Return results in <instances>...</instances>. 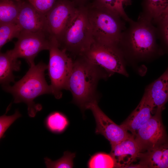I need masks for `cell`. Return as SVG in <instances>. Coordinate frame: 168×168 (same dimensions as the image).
<instances>
[{
    "instance_id": "f546056e",
    "label": "cell",
    "mask_w": 168,
    "mask_h": 168,
    "mask_svg": "<svg viewBox=\"0 0 168 168\" xmlns=\"http://www.w3.org/2000/svg\"><path fill=\"white\" fill-rule=\"evenodd\" d=\"M128 0H121L123 4L124 3V2H126Z\"/></svg>"
},
{
    "instance_id": "d6986e66",
    "label": "cell",
    "mask_w": 168,
    "mask_h": 168,
    "mask_svg": "<svg viewBox=\"0 0 168 168\" xmlns=\"http://www.w3.org/2000/svg\"><path fill=\"white\" fill-rule=\"evenodd\" d=\"M22 1L0 0V24L16 23Z\"/></svg>"
},
{
    "instance_id": "5bb4252c",
    "label": "cell",
    "mask_w": 168,
    "mask_h": 168,
    "mask_svg": "<svg viewBox=\"0 0 168 168\" xmlns=\"http://www.w3.org/2000/svg\"><path fill=\"white\" fill-rule=\"evenodd\" d=\"M110 154L113 157L115 167L128 168L138 159L141 152L134 136L132 135L120 142L111 146Z\"/></svg>"
},
{
    "instance_id": "9c48e42d",
    "label": "cell",
    "mask_w": 168,
    "mask_h": 168,
    "mask_svg": "<svg viewBox=\"0 0 168 168\" xmlns=\"http://www.w3.org/2000/svg\"><path fill=\"white\" fill-rule=\"evenodd\" d=\"M162 110L156 108L154 115L138 131L135 139L141 152L153 149L168 141L162 120Z\"/></svg>"
},
{
    "instance_id": "ac0fdd59",
    "label": "cell",
    "mask_w": 168,
    "mask_h": 168,
    "mask_svg": "<svg viewBox=\"0 0 168 168\" xmlns=\"http://www.w3.org/2000/svg\"><path fill=\"white\" fill-rule=\"evenodd\" d=\"M168 5V0H144L143 11L139 16L155 24L161 17Z\"/></svg>"
},
{
    "instance_id": "52a82bcc",
    "label": "cell",
    "mask_w": 168,
    "mask_h": 168,
    "mask_svg": "<svg viewBox=\"0 0 168 168\" xmlns=\"http://www.w3.org/2000/svg\"><path fill=\"white\" fill-rule=\"evenodd\" d=\"M84 56L105 71L109 76L118 73L127 77L125 58L118 46L93 42Z\"/></svg>"
},
{
    "instance_id": "5b68a950",
    "label": "cell",
    "mask_w": 168,
    "mask_h": 168,
    "mask_svg": "<svg viewBox=\"0 0 168 168\" xmlns=\"http://www.w3.org/2000/svg\"><path fill=\"white\" fill-rule=\"evenodd\" d=\"M94 41L118 46L126 28L124 21L116 13L93 5L87 7Z\"/></svg>"
},
{
    "instance_id": "30bf717a",
    "label": "cell",
    "mask_w": 168,
    "mask_h": 168,
    "mask_svg": "<svg viewBox=\"0 0 168 168\" xmlns=\"http://www.w3.org/2000/svg\"><path fill=\"white\" fill-rule=\"evenodd\" d=\"M77 8L71 0H57L46 14L50 38L59 40Z\"/></svg>"
},
{
    "instance_id": "83f0119b",
    "label": "cell",
    "mask_w": 168,
    "mask_h": 168,
    "mask_svg": "<svg viewBox=\"0 0 168 168\" xmlns=\"http://www.w3.org/2000/svg\"><path fill=\"white\" fill-rule=\"evenodd\" d=\"M162 16H166V17H168V5L167 6L166 8V9L165 11H164L161 17Z\"/></svg>"
},
{
    "instance_id": "44dd1931",
    "label": "cell",
    "mask_w": 168,
    "mask_h": 168,
    "mask_svg": "<svg viewBox=\"0 0 168 168\" xmlns=\"http://www.w3.org/2000/svg\"><path fill=\"white\" fill-rule=\"evenodd\" d=\"M21 31L16 23L0 24V48L14 38H17Z\"/></svg>"
},
{
    "instance_id": "cb8c5ba5",
    "label": "cell",
    "mask_w": 168,
    "mask_h": 168,
    "mask_svg": "<svg viewBox=\"0 0 168 168\" xmlns=\"http://www.w3.org/2000/svg\"><path fill=\"white\" fill-rule=\"evenodd\" d=\"M75 156V153L66 151L61 158L55 161H52L47 157L44 158V162L48 168H72Z\"/></svg>"
},
{
    "instance_id": "ba28073f",
    "label": "cell",
    "mask_w": 168,
    "mask_h": 168,
    "mask_svg": "<svg viewBox=\"0 0 168 168\" xmlns=\"http://www.w3.org/2000/svg\"><path fill=\"white\" fill-rule=\"evenodd\" d=\"M17 38L10 52L16 59H25L30 66L35 64L34 60L40 52L49 48L50 37L44 33L21 31Z\"/></svg>"
},
{
    "instance_id": "603a6c76",
    "label": "cell",
    "mask_w": 168,
    "mask_h": 168,
    "mask_svg": "<svg viewBox=\"0 0 168 168\" xmlns=\"http://www.w3.org/2000/svg\"><path fill=\"white\" fill-rule=\"evenodd\" d=\"M88 167L91 168H112L115 167V163L110 154L99 152L91 157Z\"/></svg>"
},
{
    "instance_id": "277c9868",
    "label": "cell",
    "mask_w": 168,
    "mask_h": 168,
    "mask_svg": "<svg viewBox=\"0 0 168 168\" xmlns=\"http://www.w3.org/2000/svg\"><path fill=\"white\" fill-rule=\"evenodd\" d=\"M93 42L87 7L80 6L58 42L59 47L77 57L84 55Z\"/></svg>"
},
{
    "instance_id": "3957f363",
    "label": "cell",
    "mask_w": 168,
    "mask_h": 168,
    "mask_svg": "<svg viewBox=\"0 0 168 168\" xmlns=\"http://www.w3.org/2000/svg\"><path fill=\"white\" fill-rule=\"evenodd\" d=\"M48 66L41 62L30 66L24 76L12 86H2L3 89L11 93L14 98L13 103L24 102L27 106L28 114L30 117H34L42 106L36 104L34 100L44 94H52L50 85L47 84L45 78L44 72Z\"/></svg>"
},
{
    "instance_id": "9a60e30c",
    "label": "cell",
    "mask_w": 168,
    "mask_h": 168,
    "mask_svg": "<svg viewBox=\"0 0 168 168\" xmlns=\"http://www.w3.org/2000/svg\"><path fill=\"white\" fill-rule=\"evenodd\" d=\"M138 159V164L131 165V168H168V141L156 147L141 152Z\"/></svg>"
},
{
    "instance_id": "6da1fadb",
    "label": "cell",
    "mask_w": 168,
    "mask_h": 168,
    "mask_svg": "<svg viewBox=\"0 0 168 168\" xmlns=\"http://www.w3.org/2000/svg\"><path fill=\"white\" fill-rule=\"evenodd\" d=\"M109 77L105 71L84 56L77 57L73 60L67 89L72 94V102L84 111L88 103L98 100L96 88L99 80Z\"/></svg>"
},
{
    "instance_id": "4316f807",
    "label": "cell",
    "mask_w": 168,
    "mask_h": 168,
    "mask_svg": "<svg viewBox=\"0 0 168 168\" xmlns=\"http://www.w3.org/2000/svg\"><path fill=\"white\" fill-rule=\"evenodd\" d=\"M57 0H26L40 13L46 15Z\"/></svg>"
},
{
    "instance_id": "4dcf8cb0",
    "label": "cell",
    "mask_w": 168,
    "mask_h": 168,
    "mask_svg": "<svg viewBox=\"0 0 168 168\" xmlns=\"http://www.w3.org/2000/svg\"><path fill=\"white\" fill-rule=\"evenodd\" d=\"M20 0L21 1H24V0Z\"/></svg>"
},
{
    "instance_id": "484cf974",
    "label": "cell",
    "mask_w": 168,
    "mask_h": 168,
    "mask_svg": "<svg viewBox=\"0 0 168 168\" xmlns=\"http://www.w3.org/2000/svg\"><path fill=\"white\" fill-rule=\"evenodd\" d=\"M158 39L168 51V17H161L155 24Z\"/></svg>"
},
{
    "instance_id": "7c38bea8",
    "label": "cell",
    "mask_w": 168,
    "mask_h": 168,
    "mask_svg": "<svg viewBox=\"0 0 168 168\" xmlns=\"http://www.w3.org/2000/svg\"><path fill=\"white\" fill-rule=\"evenodd\" d=\"M16 23L21 31L41 33L49 36L46 15L38 11L27 1L22 2Z\"/></svg>"
},
{
    "instance_id": "4fadbf2b",
    "label": "cell",
    "mask_w": 168,
    "mask_h": 168,
    "mask_svg": "<svg viewBox=\"0 0 168 168\" xmlns=\"http://www.w3.org/2000/svg\"><path fill=\"white\" fill-rule=\"evenodd\" d=\"M155 107L150 98L144 93L136 108L121 125L135 137L139 128L152 117Z\"/></svg>"
},
{
    "instance_id": "8992f818",
    "label": "cell",
    "mask_w": 168,
    "mask_h": 168,
    "mask_svg": "<svg viewBox=\"0 0 168 168\" xmlns=\"http://www.w3.org/2000/svg\"><path fill=\"white\" fill-rule=\"evenodd\" d=\"M49 50V55L47 69L52 94L59 99L62 97V90L67 89L74 60L65 50L60 48L57 41L54 38H50Z\"/></svg>"
},
{
    "instance_id": "ffe728a7",
    "label": "cell",
    "mask_w": 168,
    "mask_h": 168,
    "mask_svg": "<svg viewBox=\"0 0 168 168\" xmlns=\"http://www.w3.org/2000/svg\"><path fill=\"white\" fill-rule=\"evenodd\" d=\"M46 128L50 132L59 133L63 132L68 124L67 117L58 112H53L49 114L44 121Z\"/></svg>"
},
{
    "instance_id": "d4e9b609",
    "label": "cell",
    "mask_w": 168,
    "mask_h": 168,
    "mask_svg": "<svg viewBox=\"0 0 168 168\" xmlns=\"http://www.w3.org/2000/svg\"><path fill=\"white\" fill-rule=\"evenodd\" d=\"M11 105L10 104L7 108L6 113L0 117V139L5 137V133L11 124L17 119L21 116L18 110H16L15 113L12 115L7 116L6 115L10 109Z\"/></svg>"
},
{
    "instance_id": "f1b7e54d",
    "label": "cell",
    "mask_w": 168,
    "mask_h": 168,
    "mask_svg": "<svg viewBox=\"0 0 168 168\" xmlns=\"http://www.w3.org/2000/svg\"><path fill=\"white\" fill-rule=\"evenodd\" d=\"M75 4L76 3H80L81 6H82V4L86 0H71Z\"/></svg>"
},
{
    "instance_id": "2e32d148",
    "label": "cell",
    "mask_w": 168,
    "mask_h": 168,
    "mask_svg": "<svg viewBox=\"0 0 168 168\" xmlns=\"http://www.w3.org/2000/svg\"><path fill=\"white\" fill-rule=\"evenodd\" d=\"M144 93L150 98L156 108H164L168 101V67L160 77L147 87Z\"/></svg>"
},
{
    "instance_id": "7402d4cb",
    "label": "cell",
    "mask_w": 168,
    "mask_h": 168,
    "mask_svg": "<svg viewBox=\"0 0 168 168\" xmlns=\"http://www.w3.org/2000/svg\"><path fill=\"white\" fill-rule=\"evenodd\" d=\"M121 0H96L93 5L111 11L119 15L128 23L132 20L125 12Z\"/></svg>"
},
{
    "instance_id": "8fae6325",
    "label": "cell",
    "mask_w": 168,
    "mask_h": 168,
    "mask_svg": "<svg viewBox=\"0 0 168 168\" xmlns=\"http://www.w3.org/2000/svg\"><path fill=\"white\" fill-rule=\"evenodd\" d=\"M90 110L94 117L96 128L95 133L103 135L114 145L129 137L132 134L121 124H115L101 110L98 104V100L88 103L86 110Z\"/></svg>"
},
{
    "instance_id": "e0dca14e",
    "label": "cell",
    "mask_w": 168,
    "mask_h": 168,
    "mask_svg": "<svg viewBox=\"0 0 168 168\" xmlns=\"http://www.w3.org/2000/svg\"><path fill=\"white\" fill-rule=\"evenodd\" d=\"M21 62L13 58L9 50L0 54V82L2 86L14 82V71L20 69Z\"/></svg>"
},
{
    "instance_id": "7a4b0ae2",
    "label": "cell",
    "mask_w": 168,
    "mask_h": 168,
    "mask_svg": "<svg viewBox=\"0 0 168 168\" xmlns=\"http://www.w3.org/2000/svg\"><path fill=\"white\" fill-rule=\"evenodd\" d=\"M128 23L118 44L125 58L144 59L160 52L156 28L151 21L139 16L137 21Z\"/></svg>"
}]
</instances>
